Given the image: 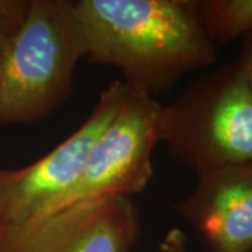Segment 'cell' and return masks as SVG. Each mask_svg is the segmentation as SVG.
<instances>
[{
	"label": "cell",
	"instance_id": "6da1fadb",
	"mask_svg": "<svg viewBox=\"0 0 252 252\" xmlns=\"http://www.w3.org/2000/svg\"><path fill=\"white\" fill-rule=\"evenodd\" d=\"M74 7L87 61L117 67L127 86L150 95L217 59L199 0H76Z\"/></svg>",
	"mask_w": 252,
	"mask_h": 252
},
{
	"label": "cell",
	"instance_id": "7a4b0ae2",
	"mask_svg": "<svg viewBox=\"0 0 252 252\" xmlns=\"http://www.w3.org/2000/svg\"><path fill=\"white\" fill-rule=\"evenodd\" d=\"M87 48L73 0H31L24 23L0 48V124L31 125L72 97Z\"/></svg>",
	"mask_w": 252,
	"mask_h": 252
},
{
	"label": "cell",
	"instance_id": "3957f363",
	"mask_svg": "<svg viewBox=\"0 0 252 252\" xmlns=\"http://www.w3.org/2000/svg\"><path fill=\"white\" fill-rule=\"evenodd\" d=\"M161 142L196 174L252 161V90L237 63L200 76L164 105Z\"/></svg>",
	"mask_w": 252,
	"mask_h": 252
},
{
	"label": "cell",
	"instance_id": "277c9868",
	"mask_svg": "<svg viewBox=\"0 0 252 252\" xmlns=\"http://www.w3.org/2000/svg\"><path fill=\"white\" fill-rule=\"evenodd\" d=\"M162 118L164 105L154 95L126 84L119 108L93 144L80 178L59 209L143 192L153 178L152 157L161 142Z\"/></svg>",
	"mask_w": 252,
	"mask_h": 252
},
{
	"label": "cell",
	"instance_id": "5b68a950",
	"mask_svg": "<svg viewBox=\"0 0 252 252\" xmlns=\"http://www.w3.org/2000/svg\"><path fill=\"white\" fill-rule=\"evenodd\" d=\"M125 91L124 80L109 83L87 119L62 143L23 168H0V225L30 223L61 207L80 178L93 144L119 108Z\"/></svg>",
	"mask_w": 252,
	"mask_h": 252
},
{
	"label": "cell",
	"instance_id": "8992f818",
	"mask_svg": "<svg viewBox=\"0 0 252 252\" xmlns=\"http://www.w3.org/2000/svg\"><path fill=\"white\" fill-rule=\"evenodd\" d=\"M142 221L132 198L83 200L18 225H0V252H130Z\"/></svg>",
	"mask_w": 252,
	"mask_h": 252
},
{
	"label": "cell",
	"instance_id": "52a82bcc",
	"mask_svg": "<svg viewBox=\"0 0 252 252\" xmlns=\"http://www.w3.org/2000/svg\"><path fill=\"white\" fill-rule=\"evenodd\" d=\"M174 210L210 252H251L252 161L198 174L193 192Z\"/></svg>",
	"mask_w": 252,
	"mask_h": 252
},
{
	"label": "cell",
	"instance_id": "ba28073f",
	"mask_svg": "<svg viewBox=\"0 0 252 252\" xmlns=\"http://www.w3.org/2000/svg\"><path fill=\"white\" fill-rule=\"evenodd\" d=\"M199 13L215 45L252 34V0H199Z\"/></svg>",
	"mask_w": 252,
	"mask_h": 252
},
{
	"label": "cell",
	"instance_id": "9c48e42d",
	"mask_svg": "<svg viewBox=\"0 0 252 252\" xmlns=\"http://www.w3.org/2000/svg\"><path fill=\"white\" fill-rule=\"evenodd\" d=\"M31 0H0V48L24 23Z\"/></svg>",
	"mask_w": 252,
	"mask_h": 252
},
{
	"label": "cell",
	"instance_id": "30bf717a",
	"mask_svg": "<svg viewBox=\"0 0 252 252\" xmlns=\"http://www.w3.org/2000/svg\"><path fill=\"white\" fill-rule=\"evenodd\" d=\"M161 252H188V237L180 227H172L160 243Z\"/></svg>",
	"mask_w": 252,
	"mask_h": 252
},
{
	"label": "cell",
	"instance_id": "8fae6325",
	"mask_svg": "<svg viewBox=\"0 0 252 252\" xmlns=\"http://www.w3.org/2000/svg\"><path fill=\"white\" fill-rule=\"evenodd\" d=\"M235 63L240 66L241 72L247 79L248 86L252 90V34L244 38L241 52H240V56L235 61Z\"/></svg>",
	"mask_w": 252,
	"mask_h": 252
}]
</instances>
